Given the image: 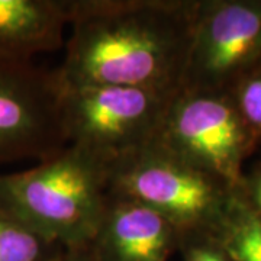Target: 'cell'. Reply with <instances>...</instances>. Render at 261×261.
Instances as JSON below:
<instances>
[{"label": "cell", "mask_w": 261, "mask_h": 261, "mask_svg": "<svg viewBox=\"0 0 261 261\" xmlns=\"http://www.w3.org/2000/svg\"><path fill=\"white\" fill-rule=\"evenodd\" d=\"M231 94L243 121L257 140L261 135V67L244 77Z\"/></svg>", "instance_id": "7c38bea8"}, {"label": "cell", "mask_w": 261, "mask_h": 261, "mask_svg": "<svg viewBox=\"0 0 261 261\" xmlns=\"http://www.w3.org/2000/svg\"><path fill=\"white\" fill-rule=\"evenodd\" d=\"M111 193V166L74 145L25 171L0 173V206L63 248L92 241Z\"/></svg>", "instance_id": "7a4b0ae2"}, {"label": "cell", "mask_w": 261, "mask_h": 261, "mask_svg": "<svg viewBox=\"0 0 261 261\" xmlns=\"http://www.w3.org/2000/svg\"><path fill=\"white\" fill-rule=\"evenodd\" d=\"M176 255L180 261H232L222 245L206 233L181 235Z\"/></svg>", "instance_id": "4fadbf2b"}, {"label": "cell", "mask_w": 261, "mask_h": 261, "mask_svg": "<svg viewBox=\"0 0 261 261\" xmlns=\"http://www.w3.org/2000/svg\"><path fill=\"white\" fill-rule=\"evenodd\" d=\"M67 0H0V63H31L64 44Z\"/></svg>", "instance_id": "9c48e42d"}, {"label": "cell", "mask_w": 261, "mask_h": 261, "mask_svg": "<svg viewBox=\"0 0 261 261\" xmlns=\"http://www.w3.org/2000/svg\"><path fill=\"white\" fill-rule=\"evenodd\" d=\"M61 250L0 206V261H53Z\"/></svg>", "instance_id": "8fae6325"}, {"label": "cell", "mask_w": 261, "mask_h": 261, "mask_svg": "<svg viewBox=\"0 0 261 261\" xmlns=\"http://www.w3.org/2000/svg\"><path fill=\"white\" fill-rule=\"evenodd\" d=\"M178 90L87 86L61 87V122L67 145L113 164L155 141Z\"/></svg>", "instance_id": "277c9868"}, {"label": "cell", "mask_w": 261, "mask_h": 261, "mask_svg": "<svg viewBox=\"0 0 261 261\" xmlns=\"http://www.w3.org/2000/svg\"><path fill=\"white\" fill-rule=\"evenodd\" d=\"M237 195L251 211L261 215V167L245 187H237Z\"/></svg>", "instance_id": "5bb4252c"}, {"label": "cell", "mask_w": 261, "mask_h": 261, "mask_svg": "<svg viewBox=\"0 0 261 261\" xmlns=\"http://www.w3.org/2000/svg\"><path fill=\"white\" fill-rule=\"evenodd\" d=\"M155 141L199 170L241 185V166L255 142L231 93L180 89Z\"/></svg>", "instance_id": "5b68a950"}, {"label": "cell", "mask_w": 261, "mask_h": 261, "mask_svg": "<svg viewBox=\"0 0 261 261\" xmlns=\"http://www.w3.org/2000/svg\"><path fill=\"white\" fill-rule=\"evenodd\" d=\"M112 195L147 206L181 235H214L237 189L199 170L152 141L111 167Z\"/></svg>", "instance_id": "3957f363"}, {"label": "cell", "mask_w": 261, "mask_h": 261, "mask_svg": "<svg viewBox=\"0 0 261 261\" xmlns=\"http://www.w3.org/2000/svg\"><path fill=\"white\" fill-rule=\"evenodd\" d=\"M261 67V2L199 0L181 89L231 93Z\"/></svg>", "instance_id": "8992f818"}, {"label": "cell", "mask_w": 261, "mask_h": 261, "mask_svg": "<svg viewBox=\"0 0 261 261\" xmlns=\"http://www.w3.org/2000/svg\"><path fill=\"white\" fill-rule=\"evenodd\" d=\"M212 237L232 261H261V215L244 205L238 195Z\"/></svg>", "instance_id": "30bf717a"}, {"label": "cell", "mask_w": 261, "mask_h": 261, "mask_svg": "<svg viewBox=\"0 0 261 261\" xmlns=\"http://www.w3.org/2000/svg\"><path fill=\"white\" fill-rule=\"evenodd\" d=\"M178 243L180 232L164 216L111 193L87 247L96 261H170Z\"/></svg>", "instance_id": "ba28073f"}, {"label": "cell", "mask_w": 261, "mask_h": 261, "mask_svg": "<svg viewBox=\"0 0 261 261\" xmlns=\"http://www.w3.org/2000/svg\"><path fill=\"white\" fill-rule=\"evenodd\" d=\"M54 70L0 63V164L44 161L67 147Z\"/></svg>", "instance_id": "52a82bcc"}, {"label": "cell", "mask_w": 261, "mask_h": 261, "mask_svg": "<svg viewBox=\"0 0 261 261\" xmlns=\"http://www.w3.org/2000/svg\"><path fill=\"white\" fill-rule=\"evenodd\" d=\"M60 87L180 90L199 0H67Z\"/></svg>", "instance_id": "6da1fadb"}, {"label": "cell", "mask_w": 261, "mask_h": 261, "mask_svg": "<svg viewBox=\"0 0 261 261\" xmlns=\"http://www.w3.org/2000/svg\"><path fill=\"white\" fill-rule=\"evenodd\" d=\"M53 261H96L90 248L87 245L74 247V248H63L57 254Z\"/></svg>", "instance_id": "9a60e30c"}]
</instances>
